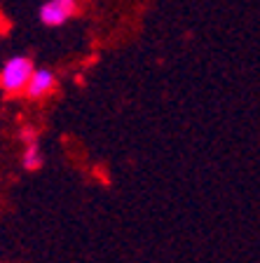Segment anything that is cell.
<instances>
[{"label": "cell", "instance_id": "2", "mask_svg": "<svg viewBox=\"0 0 260 263\" xmlns=\"http://www.w3.org/2000/svg\"><path fill=\"white\" fill-rule=\"evenodd\" d=\"M75 14H77V0H45L38 10L40 24L49 28L64 26Z\"/></svg>", "mask_w": 260, "mask_h": 263}, {"label": "cell", "instance_id": "3", "mask_svg": "<svg viewBox=\"0 0 260 263\" xmlns=\"http://www.w3.org/2000/svg\"><path fill=\"white\" fill-rule=\"evenodd\" d=\"M56 82L59 80H56V73L52 71V68H35L24 94H26L31 101H43V99H47L49 94L56 89Z\"/></svg>", "mask_w": 260, "mask_h": 263}, {"label": "cell", "instance_id": "4", "mask_svg": "<svg viewBox=\"0 0 260 263\" xmlns=\"http://www.w3.org/2000/svg\"><path fill=\"white\" fill-rule=\"evenodd\" d=\"M22 141H24V155H22L24 170H28V172L40 170V164H43V151H40L38 134H35L33 127H24L22 129Z\"/></svg>", "mask_w": 260, "mask_h": 263}, {"label": "cell", "instance_id": "1", "mask_svg": "<svg viewBox=\"0 0 260 263\" xmlns=\"http://www.w3.org/2000/svg\"><path fill=\"white\" fill-rule=\"evenodd\" d=\"M35 64L31 61V57L26 54H14L3 64L0 68V89L5 94H22L26 92V85L31 80Z\"/></svg>", "mask_w": 260, "mask_h": 263}]
</instances>
